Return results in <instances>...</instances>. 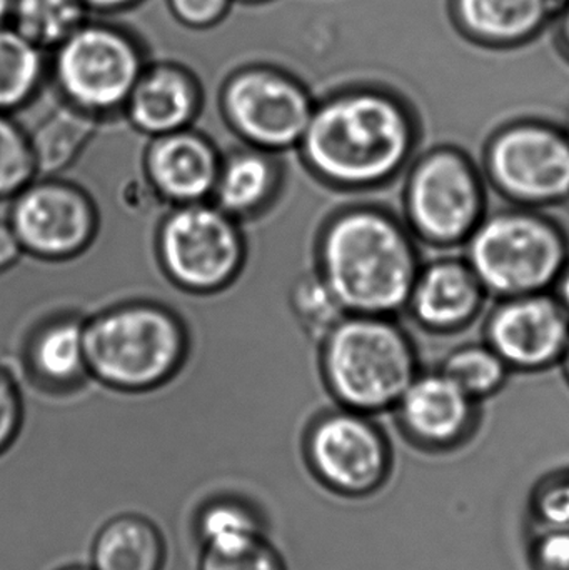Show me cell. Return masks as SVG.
<instances>
[{
    "label": "cell",
    "mask_w": 569,
    "mask_h": 570,
    "mask_svg": "<svg viewBox=\"0 0 569 570\" xmlns=\"http://www.w3.org/2000/svg\"><path fill=\"white\" fill-rule=\"evenodd\" d=\"M420 127L391 94L357 90L314 109L300 142L311 173L341 190H374L406 173Z\"/></svg>",
    "instance_id": "obj_1"
},
{
    "label": "cell",
    "mask_w": 569,
    "mask_h": 570,
    "mask_svg": "<svg viewBox=\"0 0 569 570\" xmlns=\"http://www.w3.org/2000/svg\"><path fill=\"white\" fill-rule=\"evenodd\" d=\"M421 264L416 237L380 206L341 210L317 243V273L347 314L394 317L403 312Z\"/></svg>",
    "instance_id": "obj_2"
},
{
    "label": "cell",
    "mask_w": 569,
    "mask_h": 570,
    "mask_svg": "<svg viewBox=\"0 0 569 570\" xmlns=\"http://www.w3.org/2000/svg\"><path fill=\"white\" fill-rule=\"evenodd\" d=\"M324 384L340 407L393 412L421 372L413 337L387 315L347 314L321 341Z\"/></svg>",
    "instance_id": "obj_3"
},
{
    "label": "cell",
    "mask_w": 569,
    "mask_h": 570,
    "mask_svg": "<svg viewBox=\"0 0 569 570\" xmlns=\"http://www.w3.org/2000/svg\"><path fill=\"white\" fill-rule=\"evenodd\" d=\"M464 259L490 297L551 292L569 263L565 227L545 210H491L464 244Z\"/></svg>",
    "instance_id": "obj_4"
},
{
    "label": "cell",
    "mask_w": 569,
    "mask_h": 570,
    "mask_svg": "<svg viewBox=\"0 0 569 570\" xmlns=\"http://www.w3.org/2000/svg\"><path fill=\"white\" fill-rule=\"evenodd\" d=\"M187 338L179 318L153 302H130L86 321L87 371L100 384L146 392L180 368Z\"/></svg>",
    "instance_id": "obj_5"
},
{
    "label": "cell",
    "mask_w": 569,
    "mask_h": 570,
    "mask_svg": "<svg viewBox=\"0 0 569 570\" xmlns=\"http://www.w3.org/2000/svg\"><path fill=\"white\" fill-rule=\"evenodd\" d=\"M403 220L418 243L434 249L463 247L488 210V183L467 150L431 147L406 169Z\"/></svg>",
    "instance_id": "obj_6"
},
{
    "label": "cell",
    "mask_w": 569,
    "mask_h": 570,
    "mask_svg": "<svg viewBox=\"0 0 569 570\" xmlns=\"http://www.w3.org/2000/svg\"><path fill=\"white\" fill-rule=\"evenodd\" d=\"M488 187L510 206L547 210L569 203V132L540 120L508 124L481 157Z\"/></svg>",
    "instance_id": "obj_7"
},
{
    "label": "cell",
    "mask_w": 569,
    "mask_h": 570,
    "mask_svg": "<svg viewBox=\"0 0 569 570\" xmlns=\"http://www.w3.org/2000/svg\"><path fill=\"white\" fill-rule=\"evenodd\" d=\"M156 249L167 279L196 294L234 283L246 259L236 219L206 200L174 207L157 230Z\"/></svg>",
    "instance_id": "obj_8"
},
{
    "label": "cell",
    "mask_w": 569,
    "mask_h": 570,
    "mask_svg": "<svg viewBox=\"0 0 569 570\" xmlns=\"http://www.w3.org/2000/svg\"><path fill=\"white\" fill-rule=\"evenodd\" d=\"M304 451L314 478L341 498H371L393 474L390 438L363 412L340 407L320 415L307 431Z\"/></svg>",
    "instance_id": "obj_9"
},
{
    "label": "cell",
    "mask_w": 569,
    "mask_h": 570,
    "mask_svg": "<svg viewBox=\"0 0 569 570\" xmlns=\"http://www.w3.org/2000/svg\"><path fill=\"white\" fill-rule=\"evenodd\" d=\"M9 224L23 253L57 263L87 250L99 217L82 189L50 177L30 183L13 197Z\"/></svg>",
    "instance_id": "obj_10"
},
{
    "label": "cell",
    "mask_w": 569,
    "mask_h": 570,
    "mask_svg": "<svg viewBox=\"0 0 569 570\" xmlns=\"http://www.w3.org/2000/svg\"><path fill=\"white\" fill-rule=\"evenodd\" d=\"M483 341L511 372L550 371L567 352L569 315L553 292L500 298L484 322Z\"/></svg>",
    "instance_id": "obj_11"
},
{
    "label": "cell",
    "mask_w": 569,
    "mask_h": 570,
    "mask_svg": "<svg viewBox=\"0 0 569 570\" xmlns=\"http://www.w3.org/2000/svg\"><path fill=\"white\" fill-rule=\"evenodd\" d=\"M481 404L440 368L421 371L394 405L393 414L408 444L426 454H448L473 441Z\"/></svg>",
    "instance_id": "obj_12"
},
{
    "label": "cell",
    "mask_w": 569,
    "mask_h": 570,
    "mask_svg": "<svg viewBox=\"0 0 569 570\" xmlns=\"http://www.w3.org/2000/svg\"><path fill=\"white\" fill-rule=\"evenodd\" d=\"M226 110L234 129L266 153L300 146L314 112L300 87L264 72L234 80L227 89Z\"/></svg>",
    "instance_id": "obj_13"
},
{
    "label": "cell",
    "mask_w": 569,
    "mask_h": 570,
    "mask_svg": "<svg viewBox=\"0 0 569 570\" xmlns=\"http://www.w3.org/2000/svg\"><path fill=\"white\" fill-rule=\"evenodd\" d=\"M59 77L77 106L110 110L136 87L137 57L126 40L107 30H82L63 46Z\"/></svg>",
    "instance_id": "obj_14"
},
{
    "label": "cell",
    "mask_w": 569,
    "mask_h": 570,
    "mask_svg": "<svg viewBox=\"0 0 569 570\" xmlns=\"http://www.w3.org/2000/svg\"><path fill=\"white\" fill-rule=\"evenodd\" d=\"M488 297L464 257H438L421 264L404 311L423 331L450 335L473 324Z\"/></svg>",
    "instance_id": "obj_15"
},
{
    "label": "cell",
    "mask_w": 569,
    "mask_h": 570,
    "mask_svg": "<svg viewBox=\"0 0 569 570\" xmlns=\"http://www.w3.org/2000/svg\"><path fill=\"white\" fill-rule=\"evenodd\" d=\"M220 159L209 140L183 129L154 137L144 170L154 193L176 206L204 203L213 196Z\"/></svg>",
    "instance_id": "obj_16"
},
{
    "label": "cell",
    "mask_w": 569,
    "mask_h": 570,
    "mask_svg": "<svg viewBox=\"0 0 569 570\" xmlns=\"http://www.w3.org/2000/svg\"><path fill=\"white\" fill-rule=\"evenodd\" d=\"M277 173L271 153L266 150H237L220 163L214 204L234 219L247 217L269 203L276 190Z\"/></svg>",
    "instance_id": "obj_17"
},
{
    "label": "cell",
    "mask_w": 569,
    "mask_h": 570,
    "mask_svg": "<svg viewBox=\"0 0 569 570\" xmlns=\"http://www.w3.org/2000/svg\"><path fill=\"white\" fill-rule=\"evenodd\" d=\"M27 361L43 384L66 387L82 381L87 371L86 321L62 317L47 322L30 338Z\"/></svg>",
    "instance_id": "obj_18"
},
{
    "label": "cell",
    "mask_w": 569,
    "mask_h": 570,
    "mask_svg": "<svg viewBox=\"0 0 569 570\" xmlns=\"http://www.w3.org/2000/svg\"><path fill=\"white\" fill-rule=\"evenodd\" d=\"M166 546L159 529L140 515L107 522L92 548L94 570H163Z\"/></svg>",
    "instance_id": "obj_19"
},
{
    "label": "cell",
    "mask_w": 569,
    "mask_h": 570,
    "mask_svg": "<svg viewBox=\"0 0 569 570\" xmlns=\"http://www.w3.org/2000/svg\"><path fill=\"white\" fill-rule=\"evenodd\" d=\"M129 97L130 122L153 137L186 129L196 110L193 87L173 72H159L143 80Z\"/></svg>",
    "instance_id": "obj_20"
},
{
    "label": "cell",
    "mask_w": 569,
    "mask_h": 570,
    "mask_svg": "<svg viewBox=\"0 0 569 570\" xmlns=\"http://www.w3.org/2000/svg\"><path fill=\"white\" fill-rule=\"evenodd\" d=\"M550 0H458L464 27L491 42H514L547 19Z\"/></svg>",
    "instance_id": "obj_21"
},
{
    "label": "cell",
    "mask_w": 569,
    "mask_h": 570,
    "mask_svg": "<svg viewBox=\"0 0 569 570\" xmlns=\"http://www.w3.org/2000/svg\"><path fill=\"white\" fill-rule=\"evenodd\" d=\"M438 368L480 404L500 394L511 375V368L484 341L454 347Z\"/></svg>",
    "instance_id": "obj_22"
},
{
    "label": "cell",
    "mask_w": 569,
    "mask_h": 570,
    "mask_svg": "<svg viewBox=\"0 0 569 570\" xmlns=\"http://www.w3.org/2000/svg\"><path fill=\"white\" fill-rule=\"evenodd\" d=\"M92 134L89 119L76 112H62L40 126L29 137L37 176L56 177L86 149Z\"/></svg>",
    "instance_id": "obj_23"
},
{
    "label": "cell",
    "mask_w": 569,
    "mask_h": 570,
    "mask_svg": "<svg viewBox=\"0 0 569 570\" xmlns=\"http://www.w3.org/2000/svg\"><path fill=\"white\" fill-rule=\"evenodd\" d=\"M291 307L307 335L323 341L347 312L317 269L301 276L291 291Z\"/></svg>",
    "instance_id": "obj_24"
},
{
    "label": "cell",
    "mask_w": 569,
    "mask_h": 570,
    "mask_svg": "<svg viewBox=\"0 0 569 570\" xmlns=\"http://www.w3.org/2000/svg\"><path fill=\"white\" fill-rule=\"evenodd\" d=\"M39 76V57L20 32L0 29V112L20 106Z\"/></svg>",
    "instance_id": "obj_25"
},
{
    "label": "cell",
    "mask_w": 569,
    "mask_h": 570,
    "mask_svg": "<svg viewBox=\"0 0 569 570\" xmlns=\"http://www.w3.org/2000/svg\"><path fill=\"white\" fill-rule=\"evenodd\" d=\"M197 534L204 548H220L263 535V528L256 512L244 502L217 499L200 511Z\"/></svg>",
    "instance_id": "obj_26"
},
{
    "label": "cell",
    "mask_w": 569,
    "mask_h": 570,
    "mask_svg": "<svg viewBox=\"0 0 569 570\" xmlns=\"http://www.w3.org/2000/svg\"><path fill=\"white\" fill-rule=\"evenodd\" d=\"M80 10L76 0H19V32L30 42L50 43L70 32Z\"/></svg>",
    "instance_id": "obj_27"
},
{
    "label": "cell",
    "mask_w": 569,
    "mask_h": 570,
    "mask_svg": "<svg viewBox=\"0 0 569 570\" xmlns=\"http://www.w3.org/2000/svg\"><path fill=\"white\" fill-rule=\"evenodd\" d=\"M36 177L29 137L0 112V200L13 199Z\"/></svg>",
    "instance_id": "obj_28"
},
{
    "label": "cell",
    "mask_w": 569,
    "mask_h": 570,
    "mask_svg": "<svg viewBox=\"0 0 569 570\" xmlns=\"http://www.w3.org/2000/svg\"><path fill=\"white\" fill-rule=\"evenodd\" d=\"M199 570H286V566L263 534L237 544L204 548Z\"/></svg>",
    "instance_id": "obj_29"
},
{
    "label": "cell",
    "mask_w": 569,
    "mask_h": 570,
    "mask_svg": "<svg viewBox=\"0 0 569 570\" xmlns=\"http://www.w3.org/2000/svg\"><path fill=\"white\" fill-rule=\"evenodd\" d=\"M530 529H569V468L545 475L528 501Z\"/></svg>",
    "instance_id": "obj_30"
},
{
    "label": "cell",
    "mask_w": 569,
    "mask_h": 570,
    "mask_svg": "<svg viewBox=\"0 0 569 570\" xmlns=\"http://www.w3.org/2000/svg\"><path fill=\"white\" fill-rule=\"evenodd\" d=\"M527 554L530 570H569V529H531Z\"/></svg>",
    "instance_id": "obj_31"
},
{
    "label": "cell",
    "mask_w": 569,
    "mask_h": 570,
    "mask_svg": "<svg viewBox=\"0 0 569 570\" xmlns=\"http://www.w3.org/2000/svg\"><path fill=\"white\" fill-rule=\"evenodd\" d=\"M22 424V404L19 389L6 368L0 367V454L7 451L19 435Z\"/></svg>",
    "instance_id": "obj_32"
},
{
    "label": "cell",
    "mask_w": 569,
    "mask_h": 570,
    "mask_svg": "<svg viewBox=\"0 0 569 570\" xmlns=\"http://www.w3.org/2000/svg\"><path fill=\"white\" fill-rule=\"evenodd\" d=\"M226 0H174L177 12L189 22H207L223 10Z\"/></svg>",
    "instance_id": "obj_33"
},
{
    "label": "cell",
    "mask_w": 569,
    "mask_h": 570,
    "mask_svg": "<svg viewBox=\"0 0 569 570\" xmlns=\"http://www.w3.org/2000/svg\"><path fill=\"white\" fill-rule=\"evenodd\" d=\"M23 250L16 233L6 220H0V274L12 269L20 261Z\"/></svg>",
    "instance_id": "obj_34"
},
{
    "label": "cell",
    "mask_w": 569,
    "mask_h": 570,
    "mask_svg": "<svg viewBox=\"0 0 569 570\" xmlns=\"http://www.w3.org/2000/svg\"><path fill=\"white\" fill-rule=\"evenodd\" d=\"M551 292H553L555 297L563 305L565 311L569 315V263L565 267L563 273L560 274V277H558L557 284L553 285Z\"/></svg>",
    "instance_id": "obj_35"
},
{
    "label": "cell",
    "mask_w": 569,
    "mask_h": 570,
    "mask_svg": "<svg viewBox=\"0 0 569 570\" xmlns=\"http://www.w3.org/2000/svg\"><path fill=\"white\" fill-rule=\"evenodd\" d=\"M561 368H563L565 379H567L569 385V345L567 352H565L563 361H561Z\"/></svg>",
    "instance_id": "obj_36"
},
{
    "label": "cell",
    "mask_w": 569,
    "mask_h": 570,
    "mask_svg": "<svg viewBox=\"0 0 569 570\" xmlns=\"http://www.w3.org/2000/svg\"><path fill=\"white\" fill-rule=\"evenodd\" d=\"M10 0H0V20L6 16L7 10H9Z\"/></svg>",
    "instance_id": "obj_37"
},
{
    "label": "cell",
    "mask_w": 569,
    "mask_h": 570,
    "mask_svg": "<svg viewBox=\"0 0 569 570\" xmlns=\"http://www.w3.org/2000/svg\"><path fill=\"white\" fill-rule=\"evenodd\" d=\"M90 2L104 3V6H109V3L126 2V0H90Z\"/></svg>",
    "instance_id": "obj_38"
},
{
    "label": "cell",
    "mask_w": 569,
    "mask_h": 570,
    "mask_svg": "<svg viewBox=\"0 0 569 570\" xmlns=\"http://www.w3.org/2000/svg\"><path fill=\"white\" fill-rule=\"evenodd\" d=\"M565 33H567V39H568V42H569V13H568V17H567V22H565Z\"/></svg>",
    "instance_id": "obj_39"
},
{
    "label": "cell",
    "mask_w": 569,
    "mask_h": 570,
    "mask_svg": "<svg viewBox=\"0 0 569 570\" xmlns=\"http://www.w3.org/2000/svg\"><path fill=\"white\" fill-rule=\"evenodd\" d=\"M63 570H94V569H86V568H69Z\"/></svg>",
    "instance_id": "obj_40"
}]
</instances>
